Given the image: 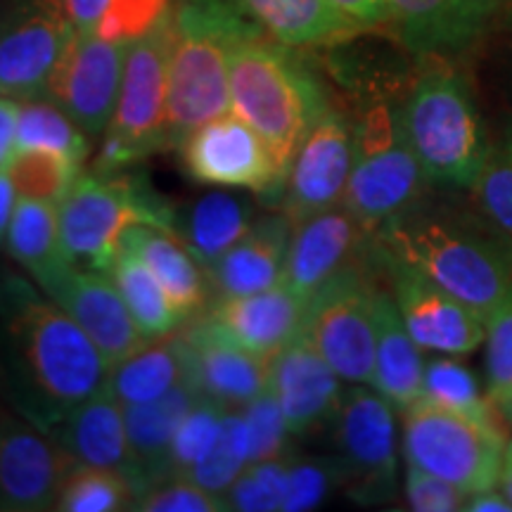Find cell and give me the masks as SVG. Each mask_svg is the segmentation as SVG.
I'll return each mask as SVG.
<instances>
[{
	"mask_svg": "<svg viewBox=\"0 0 512 512\" xmlns=\"http://www.w3.org/2000/svg\"><path fill=\"white\" fill-rule=\"evenodd\" d=\"M5 169L19 197L50 202L57 207L83 174L81 164L50 150H17Z\"/></svg>",
	"mask_w": 512,
	"mask_h": 512,
	"instance_id": "8d00e7d4",
	"label": "cell"
},
{
	"mask_svg": "<svg viewBox=\"0 0 512 512\" xmlns=\"http://www.w3.org/2000/svg\"><path fill=\"white\" fill-rule=\"evenodd\" d=\"M17 117H19V102L0 95V169H5L10 162V157L15 155Z\"/></svg>",
	"mask_w": 512,
	"mask_h": 512,
	"instance_id": "f907efd6",
	"label": "cell"
},
{
	"mask_svg": "<svg viewBox=\"0 0 512 512\" xmlns=\"http://www.w3.org/2000/svg\"><path fill=\"white\" fill-rule=\"evenodd\" d=\"M425 358L403 323L392 292H375V380L373 387L396 411L420 401Z\"/></svg>",
	"mask_w": 512,
	"mask_h": 512,
	"instance_id": "484cf974",
	"label": "cell"
},
{
	"mask_svg": "<svg viewBox=\"0 0 512 512\" xmlns=\"http://www.w3.org/2000/svg\"><path fill=\"white\" fill-rule=\"evenodd\" d=\"M200 396L190 382H183L155 401L124 408L128 444L140 475V494L166 477V460L178 427Z\"/></svg>",
	"mask_w": 512,
	"mask_h": 512,
	"instance_id": "4316f807",
	"label": "cell"
},
{
	"mask_svg": "<svg viewBox=\"0 0 512 512\" xmlns=\"http://www.w3.org/2000/svg\"><path fill=\"white\" fill-rule=\"evenodd\" d=\"M339 12L354 19L358 27H375L389 22L387 0H332Z\"/></svg>",
	"mask_w": 512,
	"mask_h": 512,
	"instance_id": "681fc988",
	"label": "cell"
},
{
	"mask_svg": "<svg viewBox=\"0 0 512 512\" xmlns=\"http://www.w3.org/2000/svg\"><path fill=\"white\" fill-rule=\"evenodd\" d=\"M491 403H494L496 411L501 413L503 420L512 427V384H510L508 389H503L501 394H496L494 399H491Z\"/></svg>",
	"mask_w": 512,
	"mask_h": 512,
	"instance_id": "11a10c76",
	"label": "cell"
},
{
	"mask_svg": "<svg viewBox=\"0 0 512 512\" xmlns=\"http://www.w3.org/2000/svg\"><path fill=\"white\" fill-rule=\"evenodd\" d=\"M171 46H174L171 12L159 19L147 34L128 43L117 110L107 126L98 157L93 159V171L117 174L155 152L169 150L166 102H169Z\"/></svg>",
	"mask_w": 512,
	"mask_h": 512,
	"instance_id": "ba28073f",
	"label": "cell"
},
{
	"mask_svg": "<svg viewBox=\"0 0 512 512\" xmlns=\"http://www.w3.org/2000/svg\"><path fill=\"white\" fill-rule=\"evenodd\" d=\"M190 384L226 408H242L268 389V361L242 349L228 335L197 320L183 332Z\"/></svg>",
	"mask_w": 512,
	"mask_h": 512,
	"instance_id": "44dd1931",
	"label": "cell"
},
{
	"mask_svg": "<svg viewBox=\"0 0 512 512\" xmlns=\"http://www.w3.org/2000/svg\"><path fill=\"white\" fill-rule=\"evenodd\" d=\"M465 512H512V503L501 489H486L479 494H470L463 505Z\"/></svg>",
	"mask_w": 512,
	"mask_h": 512,
	"instance_id": "f5cc1de1",
	"label": "cell"
},
{
	"mask_svg": "<svg viewBox=\"0 0 512 512\" xmlns=\"http://www.w3.org/2000/svg\"><path fill=\"white\" fill-rule=\"evenodd\" d=\"M309 299L285 283L247 297H219L204 318L254 356L271 361L302 335Z\"/></svg>",
	"mask_w": 512,
	"mask_h": 512,
	"instance_id": "7402d4cb",
	"label": "cell"
},
{
	"mask_svg": "<svg viewBox=\"0 0 512 512\" xmlns=\"http://www.w3.org/2000/svg\"><path fill=\"white\" fill-rule=\"evenodd\" d=\"M57 444L74 463L117 470L136 486L140 494V475L126 434L124 406L110 389H102L91 399L72 408L57 422Z\"/></svg>",
	"mask_w": 512,
	"mask_h": 512,
	"instance_id": "603a6c76",
	"label": "cell"
},
{
	"mask_svg": "<svg viewBox=\"0 0 512 512\" xmlns=\"http://www.w3.org/2000/svg\"><path fill=\"white\" fill-rule=\"evenodd\" d=\"M375 292L366 275L349 264L309 299L304 332L344 382L373 387Z\"/></svg>",
	"mask_w": 512,
	"mask_h": 512,
	"instance_id": "8fae6325",
	"label": "cell"
},
{
	"mask_svg": "<svg viewBox=\"0 0 512 512\" xmlns=\"http://www.w3.org/2000/svg\"><path fill=\"white\" fill-rule=\"evenodd\" d=\"M17 197L19 195L8 169H0V245H5V240H8L12 214L17 209Z\"/></svg>",
	"mask_w": 512,
	"mask_h": 512,
	"instance_id": "816d5d0a",
	"label": "cell"
},
{
	"mask_svg": "<svg viewBox=\"0 0 512 512\" xmlns=\"http://www.w3.org/2000/svg\"><path fill=\"white\" fill-rule=\"evenodd\" d=\"M140 512H223L228 510L223 496L211 494L188 477H169L147 486L133 503Z\"/></svg>",
	"mask_w": 512,
	"mask_h": 512,
	"instance_id": "f6af8a7d",
	"label": "cell"
},
{
	"mask_svg": "<svg viewBox=\"0 0 512 512\" xmlns=\"http://www.w3.org/2000/svg\"><path fill=\"white\" fill-rule=\"evenodd\" d=\"M401 117L427 185L441 190L475 188L491 138L463 74L437 67L418 76L401 100Z\"/></svg>",
	"mask_w": 512,
	"mask_h": 512,
	"instance_id": "5b68a950",
	"label": "cell"
},
{
	"mask_svg": "<svg viewBox=\"0 0 512 512\" xmlns=\"http://www.w3.org/2000/svg\"><path fill=\"white\" fill-rule=\"evenodd\" d=\"M294 223L280 214L256 216L245 238L204 268L219 297H247L283 283Z\"/></svg>",
	"mask_w": 512,
	"mask_h": 512,
	"instance_id": "d4e9b609",
	"label": "cell"
},
{
	"mask_svg": "<svg viewBox=\"0 0 512 512\" xmlns=\"http://www.w3.org/2000/svg\"><path fill=\"white\" fill-rule=\"evenodd\" d=\"M17 150H50L81 164L91 155V138L46 95L17 100Z\"/></svg>",
	"mask_w": 512,
	"mask_h": 512,
	"instance_id": "836d02e7",
	"label": "cell"
},
{
	"mask_svg": "<svg viewBox=\"0 0 512 512\" xmlns=\"http://www.w3.org/2000/svg\"><path fill=\"white\" fill-rule=\"evenodd\" d=\"M472 192L486 221L512 240V117L491 140L484 171Z\"/></svg>",
	"mask_w": 512,
	"mask_h": 512,
	"instance_id": "f35d334b",
	"label": "cell"
},
{
	"mask_svg": "<svg viewBox=\"0 0 512 512\" xmlns=\"http://www.w3.org/2000/svg\"><path fill=\"white\" fill-rule=\"evenodd\" d=\"M74 460L27 422L0 411V510H55L62 479Z\"/></svg>",
	"mask_w": 512,
	"mask_h": 512,
	"instance_id": "ac0fdd59",
	"label": "cell"
},
{
	"mask_svg": "<svg viewBox=\"0 0 512 512\" xmlns=\"http://www.w3.org/2000/svg\"><path fill=\"white\" fill-rule=\"evenodd\" d=\"M166 136L181 147L195 128L230 112V55L245 38L266 34L235 0H178L171 10Z\"/></svg>",
	"mask_w": 512,
	"mask_h": 512,
	"instance_id": "3957f363",
	"label": "cell"
},
{
	"mask_svg": "<svg viewBox=\"0 0 512 512\" xmlns=\"http://www.w3.org/2000/svg\"><path fill=\"white\" fill-rule=\"evenodd\" d=\"M10 10H12V8H10ZM10 10H3V8H0V31H3V27H5V19H8Z\"/></svg>",
	"mask_w": 512,
	"mask_h": 512,
	"instance_id": "9f6ffc18",
	"label": "cell"
},
{
	"mask_svg": "<svg viewBox=\"0 0 512 512\" xmlns=\"http://www.w3.org/2000/svg\"><path fill=\"white\" fill-rule=\"evenodd\" d=\"M354 162V131L342 112L330 110L316 121L292 159L280 197V211L294 226L339 207Z\"/></svg>",
	"mask_w": 512,
	"mask_h": 512,
	"instance_id": "e0dca14e",
	"label": "cell"
},
{
	"mask_svg": "<svg viewBox=\"0 0 512 512\" xmlns=\"http://www.w3.org/2000/svg\"><path fill=\"white\" fill-rule=\"evenodd\" d=\"M121 247L150 268L183 320L207 302V273L176 235L147 223H133L121 235Z\"/></svg>",
	"mask_w": 512,
	"mask_h": 512,
	"instance_id": "83f0119b",
	"label": "cell"
},
{
	"mask_svg": "<svg viewBox=\"0 0 512 512\" xmlns=\"http://www.w3.org/2000/svg\"><path fill=\"white\" fill-rule=\"evenodd\" d=\"M375 233L382 256L427 275L484 318L512 290V240L496 226L413 204Z\"/></svg>",
	"mask_w": 512,
	"mask_h": 512,
	"instance_id": "6da1fadb",
	"label": "cell"
},
{
	"mask_svg": "<svg viewBox=\"0 0 512 512\" xmlns=\"http://www.w3.org/2000/svg\"><path fill=\"white\" fill-rule=\"evenodd\" d=\"M392 297L422 351L467 356L484 344L486 318L456 294L401 261L384 256Z\"/></svg>",
	"mask_w": 512,
	"mask_h": 512,
	"instance_id": "2e32d148",
	"label": "cell"
},
{
	"mask_svg": "<svg viewBox=\"0 0 512 512\" xmlns=\"http://www.w3.org/2000/svg\"><path fill=\"white\" fill-rule=\"evenodd\" d=\"M226 406L219 401L200 396L190 413L178 427L174 444H171L169 460H166V477H188L197 465L207 458L211 446L216 444L221 430V418Z\"/></svg>",
	"mask_w": 512,
	"mask_h": 512,
	"instance_id": "ab89813d",
	"label": "cell"
},
{
	"mask_svg": "<svg viewBox=\"0 0 512 512\" xmlns=\"http://www.w3.org/2000/svg\"><path fill=\"white\" fill-rule=\"evenodd\" d=\"M3 313L17 361L34 399L57 425L72 408L107 387L110 363L81 325L53 299L12 278L3 287Z\"/></svg>",
	"mask_w": 512,
	"mask_h": 512,
	"instance_id": "7a4b0ae2",
	"label": "cell"
},
{
	"mask_svg": "<svg viewBox=\"0 0 512 512\" xmlns=\"http://www.w3.org/2000/svg\"><path fill=\"white\" fill-rule=\"evenodd\" d=\"M422 401L460 415L479 420H494V403L482 392L472 370L456 361V356L432 358L422 373Z\"/></svg>",
	"mask_w": 512,
	"mask_h": 512,
	"instance_id": "d590c367",
	"label": "cell"
},
{
	"mask_svg": "<svg viewBox=\"0 0 512 512\" xmlns=\"http://www.w3.org/2000/svg\"><path fill=\"white\" fill-rule=\"evenodd\" d=\"M406 501L415 512H458L465 505V494L446 479L422 467L406 463Z\"/></svg>",
	"mask_w": 512,
	"mask_h": 512,
	"instance_id": "7dc6e473",
	"label": "cell"
},
{
	"mask_svg": "<svg viewBox=\"0 0 512 512\" xmlns=\"http://www.w3.org/2000/svg\"><path fill=\"white\" fill-rule=\"evenodd\" d=\"M60 5L76 31L93 34V31H98L100 19L107 12L110 0H60Z\"/></svg>",
	"mask_w": 512,
	"mask_h": 512,
	"instance_id": "c3c4849f",
	"label": "cell"
},
{
	"mask_svg": "<svg viewBox=\"0 0 512 512\" xmlns=\"http://www.w3.org/2000/svg\"><path fill=\"white\" fill-rule=\"evenodd\" d=\"M256 221V202L240 192L216 190L197 197L181 214L174 235L207 268L219 261Z\"/></svg>",
	"mask_w": 512,
	"mask_h": 512,
	"instance_id": "f1b7e54d",
	"label": "cell"
},
{
	"mask_svg": "<svg viewBox=\"0 0 512 512\" xmlns=\"http://www.w3.org/2000/svg\"><path fill=\"white\" fill-rule=\"evenodd\" d=\"M330 110L316 74L268 34L245 38L230 55V112L254 128L285 178L299 145Z\"/></svg>",
	"mask_w": 512,
	"mask_h": 512,
	"instance_id": "277c9868",
	"label": "cell"
},
{
	"mask_svg": "<svg viewBox=\"0 0 512 512\" xmlns=\"http://www.w3.org/2000/svg\"><path fill=\"white\" fill-rule=\"evenodd\" d=\"M498 489L508 496V501L512 503V439L505 441V451H503V465H501V482H498Z\"/></svg>",
	"mask_w": 512,
	"mask_h": 512,
	"instance_id": "db71d44e",
	"label": "cell"
},
{
	"mask_svg": "<svg viewBox=\"0 0 512 512\" xmlns=\"http://www.w3.org/2000/svg\"><path fill=\"white\" fill-rule=\"evenodd\" d=\"M128 43L76 31L46 86V98L86 133L102 136L117 110Z\"/></svg>",
	"mask_w": 512,
	"mask_h": 512,
	"instance_id": "4fadbf2b",
	"label": "cell"
},
{
	"mask_svg": "<svg viewBox=\"0 0 512 512\" xmlns=\"http://www.w3.org/2000/svg\"><path fill=\"white\" fill-rule=\"evenodd\" d=\"M396 408L370 384L344 389L335 418L342 486L363 505L392 501L396 494Z\"/></svg>",
	"mask_w": 512,
	"mask_h": 512,
	"instance_id": "30bf717a",
	"label": "cell"
},
{
	"mask_svg": "<svg viewBox=\"0 0 512 512\" xmlns=\"http://www.w3.org/2000/svg\"><path fill=\"white\" fill-rule=\"evenodd\" d=\"M136 486L117 470L74 463L62 479L55 510L60 512H119L133 510Z\"/></svg>",
	"mask_w": 512,
	"mask_h": 512,
	"instance_id": "e575fe53",
	"label": "cell"
},
{
	"mask_svg": "<svg viewBox=\"0 0 512 512\" xmlns=\"http://www.w3.org/2000/svg\"><path fill=\"white\" fill-rule=\"evenodd\" d=\"M266 34L290 48L325 46L361 29L332 0H242Z\"/></svg>",
	"mask_w": 512,
	"mask_h": 512,
	"instance_id": "f546056e",
	"label": "cell"
},
{
	"mask_svg": "<svg viewBox=\"0 0 512 512\" xmlns=\"http://www.w3.org/2000/svg\"><path fill=\"white\" fill-rule=\"evenodd\" d=\"M337 484H342V465L337 458L290 460L283 510L304 512L318 508Z\"/></svg>",
	"mask_w": 512,
	"mask_h": 512,
	"instance_id": "7bdbcfd3",
	"label": "cell"
},
{
	"mask_svg": "<svg viewBox=\"0 0 512 512\" xmlns=\"http://www.w3.org/2000/svg\"><path fill=\"white\" fill-rule=\"evenodd\" d=\"M183 169L197 183L256 192L266 202L283 197L287 178L271 150L235 112L207 121L181 145Z\"/></svg>",
	"mask_w": 512,
	"mask_h": 512,
	"instance_id": "7c38bea8",
	"label": "cell"
},
{
	"mask_svg": "<svg viewBox=\"0 0 512 512\" xmlns=\"http://www.w3.org/2000/svg\"><path fill=\"white\" fill-rule=\"evenodd\" d=\"M508 0H387L401 43L422 57L458 55L494 27Z\"/></svg>",
	"mask_w": 512,
	"mask_h": 512,
	"instance_id": "ffe728a7",
	"label": "cell"
},
{
	"mask_svg": "<svg viewBox=\"0 0 512 512\" xmlns=\"http://www.w3.org/2000/svg\"><path fill=\"white\" fill-rule=\"evenodd\" d=\"M268 392L278 401L292 437H304L332 422L344 389L342 377L302 330L268 361Z\"/></svg>",
	"mask_w": 512,
	"mask_h": 512,
	"instance_id": "d6986e66",
	"label": "cell"
},
{
	"mask_svg": "<svg viewBox=\"0 0 512 512\" xmlns=\"http://www.w3.org/2000/svg\"><path fill=\"white\" fill-rule=\"evenodd\" d=\"M183 382H190L183 335H166L114 366L107 389L126 408L155 401Z\"/></svg>",
	"mask_w": 512,
	"mask_h": 512,
	"instance_id": "4dcf8cb0",
	"label": "cell"
},
{
	"mask_svg": "<svg viewBox=\"0 0 512 512\" xmlns=\"http://www.w3.org/2000/svg\"><path fill=\"white\" fill-rule=\"evenodd\" d=\"M249 465V432L245 413L240 408H226L216 444L188 479L216 496H226L230 484Z\"/></svg>",
	"mask_w": 512,
	"mask_h": 512,
	"instance_id": "74e56055",
	"label": "cell"
},
{
	"mask_svg": "<svg viewBox=\"0 0 512 512\" xmlns=\"http://www.w3.org/2000/svg\"><path fill=\"white\" fill-rule=\"evenodd\" d=\"M43 294L72 316L81 330L93 339L95 347L110 368L143 351L155 339L147 337L131 316L121 292L107 273L88 271L62 261L53 271L36 280Z\"/></svg>",
	"mask_w": 512,
	"mask_h": 512,
	"instance_id": "5bb4252c",
	"label": "cell"
},
{
	"mask_svg": "<svg viewBox=\"0 0 512 512\" xmlns=\"http://www.w3.org/2000/svg\"><path fill=\"white\" fill-rule=\"evenodd\" d=\"M5 245L12 259L27 268L34 280L67 261L62 254L57 204L19 197Z\"/></svg>",
	"mask_w": 512,
	"mask_h": 512,
	"instance_id": "1f68e13d",
	"label": "cell"
},
{
	"mask_svg": "<svg viewBox=\"0 0 512 512\" xmlns=\"http://www.w3.org/2000/svg\"><path fill=\"white\" fill-rule=\"evenodd\" d=\"M171 8V0H110L95 34L107 41L131 43L169 15Z\"/></svg>",
	"mask_w": 512,
	"mask_h": 512,
	"instance_id": "bcb514c9",
	"label": "cell"
},
{
	"mask_svg": "<svg viewBox=\"0 0 512 512\" xmlns=\"http://www.w3.org/2000/svg\"><path fill=\"white\" fill-rule=\"evenodd\" d=\"M76 34L60 0H17L0 31V95H46L57 62Z\"/></svg>",
	"mask_w": 512,
	"mask_h": 512,
	"instance_id": "9a60e30c",
	"label": "cell"
},
{
	"mask_svg": "<svg viewBox=\"0 0 512 512\" xmlns=\"http://www.w3.org/2000/svg\"><path fill=\"white\" fill-rule=\"evenodd\" d=\"M351 131L354 162L342 207L370 233L413 207L427 181L403 126L401 102L382 95L368 100Z\"/></svg>",
	"mask_w": 512,
	"mask_h": 512,
	"instance_id": "52a82bcc",
	"label": "cell"
},
{
	"mask_svg": "<svg viewBox=\"0 0 512 512\" xmlns=\"http://www.w3.org/2000/svg\"><path fill=\"white\" fill-rule=\"evenodd\" d=\"M486 394L494 399L512 384V290L486 318L484 335Z\"/></svg>",
	"mask_w": 512,
	"mask_h": 512,
	"instance_id": "ee69618b",
	"label": "cell"
},
{
	"mask_svg": "<svg viewBox=\"0 0 512 512\" xmlns=\"http://www.w3.org/2000/svg\"><path fill=\"white\" fill-rule=\"evenodd\" d=\"M242 413H245L249 432V463L287 456L292 432L278 401L268 389L254 401H249L247 406H242Z\"/></svg>",
	"mask_w": 512,
	"mask_h": 512,
	"instance_id": "b9f144b4",
	"label": "cell"
},
{
	"mask_svg": "<svg viewBox=\"0 0 512 512\" xmlns=\"http://www.w3.org/2000/svg\"><path fill=\"white\" fill-rule=\"evenodd\" d=\"M505 437L494 420L460 415L427 401L403 411V456L465 496L496 489L501 482Z\"/></svg>",
	"mask_w": 512,
	"mask_h": 512,
	"instance_id": "9c48e42d",
	"label": "cell"
},
{
	"mask_svg": "<svg viewBox=\"0 0 512 512\" xmlns=\"http://www.w3.org/2000/svg\"><path fill=\"white\" fill-rule=\"evenodd\" d=\"M290 456L249 463L223 496L228 510L273 512L283 510L290 477Z\"/></svg>",
	"mask_w": 512,
	"mask_h": 512,
	"instance_id": "60d3db41",
	"label": "cell"
},
{
	"mask_svg": "<svg viewBox=\"0 0 512 512\" xmlns=\"http://www.w3.org/2000/svg\"><path fill=\"white\" fill-rule=\"evenodd\" d=\"M57 209L64 259L107 275L128 226L147 223L171 235L176 230V209L143 176L126 171L81 174Z\"/></svg>",
	"mask_w": 512,
	"mask_h": 512,
	"instance_id": "8992f818",
	"label": "cell"
},
{
	"mask_svg": "<svg viewBox=\"0 0 512 512\" xmlns=\"http://www.w3.org/2000/svg\"><path fill=\"white\" fill-rule=\"evenodd\" d=\"M368 233L344 207L297 223L287 249L283 283L302 297L311 299L337 271L349 266V256Z\"/></svg>",
	"mask_w": 512,
	"mask_h": 512,
	"instance_id": "cb8c5ba5",
	"label": "cell"
},
{
	"mask_svg": "<svg viewBox=\"0 0 512 512\" xmlns=\"http://www.w3.org/2000/svg\"><path fill=\"white\" fill-rule=\"evenodd\" d=\"M110 278L117 285L121 297H124L131 316L136 318L140 330L147 337H166L181 325L183 316L171 304L162 283L133 252H128L124 247L119 249L117 259L110 268Z\"/></svg>",
	"mask_w": 512,
	"mask_h": 512,
	"instance_id": "d6a6232c",
	"label": "cell"
}]
</instances>
